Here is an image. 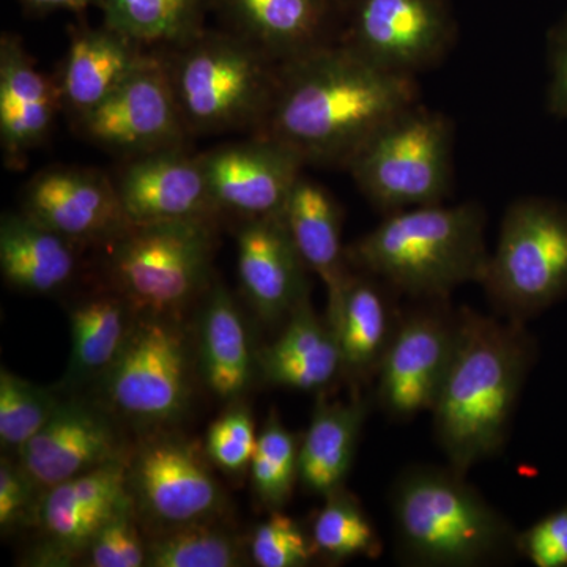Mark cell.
<instances>
[{"label":"cell","mask_w":567,"mask_h":567,"mask_svg":"<svg viewBox=\"0 0 567 567\" xmlns=\"http://www.w3.org/2000/svg\"><path fill=\"white\" fill-rule=\"evenodd\" d=\"M415 78L380 69L341 41L279 63L270 111L257 134L306 166L346 167L388 121L417 103Z\"/></svg>","instance_id":"cell-1"},{"label":"cell","mask_w":567,"mask_h":567,"mask_svg":"<svg viewBox=\"0 0 567 567\" xmlns=\"http://www.w3.org/2000/svg\"><path fill=\"white\" fill-rule=\"evenodd\" d=\"M532 360L518 320L503 323L468 308L457 312L456 346L432 409L447 466L466 475L505 447Z\"/></svg>","instance_id":"cell-2"},{"label":"cell","mask_w":567,"mask_h":567,"mask_svg":"<svg viewBox=\"0 0 567 567\" xmlns=\"http://www.w3.org/2000/svg\"><path fill=\"white\" fill-rule=\"evenodd\" d=\"M486 221L476 203L390 213L347 249V260L398 292L446 300L464 284H483L491 259Z\"/></svg>","instance_id":"cell-3"},{"label":"cell","mask_w":567,"mask_h":567,"mask_svg":"<svg viewBox=\"0 0 567 567\" xmlns=\"http://www.w3.org/2000/svg\"><path fill=\"white\" fill-rule=\"evenodd\" d=\"M391 506L399 547L415 565L483 566L517 551L513 525L451 466L406 470Z\"/></svg>","instance_id":"cell-4"},{"label":"cell","mask_w":567,"mask_h":567,"mask_svg":"<svg viewBox=\"0 0 567 567\" xmlns=\"http://www.w3.org/2000/svg\"><path fill=\"white\" fill-rule=\"evenodd\" d=\"M186 130L192 134L251 132L264 126L279 63L229 31H205L162 50Z\"/></svg>","instance_id":"cell-5"},{"label":"cell","mask_w":567,"mask_h":567,"mask_svg":"<svg viewBox=\"0 0 567 567\" xmlns=\"http://www.w3.org/2000/svg\"><path fill=\"white\" fill-rule=\"evenodd\" d=\"M453 147L450 118L416 103L380 126L346 167L360 192L390 215L446 199Z\"/></svg>","instance_id":"cell-6"},{"label":"cell","mask_w":567,"mask_h":567,"mask_svg":"<svg viewBox=\"0 0 567 567\" xmlns=\"http://www.w3.org/2000/svg\"><path fill=\"white\" fill-rule=\"evenodd\" d=\"M111 245L112 281L136 315L173 316L210 284L213 219L132 224Z\"/></svg>","instance_id":"cell-7"},{"label":"cell","mask_w":567,"mask_h":567,"mask_svg":"<svg viewBox=\"0 0 567 567\" xmlns=\"http://www.w3.org/2000/svg\"><path fill=\"white\" fill-rule=\"evenodd\" d=\"M511 320L527 319L567 292V210L539 197L507 208L483 279Z\"/></svg>","instance_id":"cell-8"},{"label":"cell","mask_w":567,"mask_h":567,"mask_svg":"<svg viewBox=\"0 0 567 567\" xmlns=\"http://www.w3.org/2000/svg\"><path fill=\"white\" fill-rule=\"evenodd\" d=\"M102 382L118 415L144 425L173 423L189 401L185 333L171 316L137 315L121 357Z\"/></svg>","instance_id":"cell-9"},{"label":"cell","mask_w":567,"mask_h":567,"mask_svg":"<svg viewBox=\"0 0 567 567\" xmlns=\"http://www.w3.org/2000/svg\"><path fill=\"white\" fill-rule=\"evenodd\" d=\"M338 41L380 69L415 78L456 39L450 0H342Z\"/></svg>","instance_id":"cell-10"},{"label":"cell","mask_w":567,"mask_h":567,"mask_svg":"<svg viewBox=\"0 0 567 567\" xmlns=\"http://www.w3.org/2000/svg\"><path fill=\"white\" fill-rule=\"evenodd\" d=\"M74 126L85 140L126 158L186 145L192 136L183 122L163 58L152 52Z\"/></svg>","instance_id":"cell-11"},{"label":"cell","mask_w":567,"mask_h":567,"mask_svg":"<svg viewBox=\"0 0 567 567\" xmlns=\"http://www.w3.org/2000/svg\"><path fill=\"white\" fill-rule=\"evenodd\" d=\"M436 305L399 320L380 364L377 401L395 421L432 412L445 382L456 346L457 312Z\"/></svg>","instance_id":"cell-12"},{"label":"cell","mask_w":567,"mask_h":567,"mask_svg":"<svg viewBox=\"0 0 567 567\" xmlns=\"http://www.w3.org/2000/svg\"><path fill=\"white\" fill-rule=\"evenodd\" d=\"M128 487L145 516L164 528L207 522L224 495L203 454L181 439L151 440L128 465Z\"/></svg>","instance_id":"cell-13"},{"label":"cell","mask_w":567,"mask_h":567,"mask_svg":"<svg viewBox=\"0 0 567 567\" xmlns=\"http://www.w3.org/2000/svg\"><path fill=\"white\" fill-rule=\"evenodd\" d=\"M200 162L219 215L244 219L281 215L306 167L297 153L262 134L200 153Z\"/></svg>","instance_id":"cell-14"},{"label":"cell","mask_w":567,"mask_h":567,"mask_svg":"<svg viewBox=\"0 0 567 567\" xmlns=\"http://www.w3.org/2000/svg\"><path fill=\"white\" fill-rule=\"evenodd\" d=\"M21 204L22 212L76 245L111 244L132 226L114 178L91 167L41 171L25 185Z\"/></svg>","instance_id":"cell-15"},{"label":"cell","mask_w":567,"mask_h":567,"mask_svg":"<svg viewBox=\"0 0 567 567\" xmlns=\"http://www.w3.org/2000/svg\"><path fill=\"white\" fill-rule=\"evenodd\" d=\"M114 183L132 224L215 219L200 155L186 145L130 156Z\"/></svg>","instance_id":"cell-16"},{"label":"cell","mask_w":567,"mask_h":567,"mask_svg":"<svg viewBox=\"0 0 567 567\" xmlns=\"http://www.w3.org/2000/svg\"><path fill=\"white\" fill-rule=\"evenodd\" d=\"M118 458L122 436L110 413L80 401H62L18 453L22 468L43 491Z\"/></svg>","instance_id":"cell-17"},{"label":"cell","mask_w":567,"mask_h":567,"mask_svg":"<svg viewBox=\"0 0 567 567\" xmlns=\"http://www.w3.org/2000/svg\"><path fill=\"white\" fill-rule=\"evenodd\" d=\"M241 290L267 323L281 322L309 298L301 259L281 215L245 219L237 234Z\"/></svg>","instance_id":"cell-18"},{"label":"cell","mask_w":567,"mask_h":567,"mask_svg":"<svg viewBox=\"0 0 567 567\" xmlns=\"http://www.w3.org/2000/svg\"><path fill=\"white\" fill-rule=\"evenodd\" d=\"M132 498L123 458L71 477L41 494L39 520L55 565L85 554L100 528Z\"/></svg>","instance_id":"cell-19"},{"label":"cell","mask_w":567,"mask_h":567,"mask_svg":"<svg viewBox=\"0 0 567 567\" xmlns=\"http://www.w3.org/2000/svg\"><path fill=\"white\" fill-rule=\"evenodd\" d=\"M226 31L278 63L333 43L342 0H210Z\"/></svg>","instance_id":"cell-20"},{"label":"cell","mask_w":567,"mask_h":567,"mask_svg":"<svg viewBox=\"0 0 567 567\" xmlns=\"http://www.w3.org/2000/svg\"><path fill=\"white\" fill-rule=\"evenodd\" d=\"M62 110L58 81L41 73L21 37L0 39V141L9 166H21L48 141Z\"/></svg>","instance_id":"cell-21"},{"label":"cell","mask_w":567,"mask_h":567,"mask_svg":"<svg viewBox=\"0 0 567 567\" xmlns=\"http://www.w3.org/2000/svg\"><path fill=\"white\" fill-rule=\"evenodd\" d=\"M147 55V48L107 25H71L69 52L55 80L62 110L73 122L80 121L102 104Z\"/></svg>","instance_id":"cell-22"},{"label":"cell","mask_w":567,"mask_h":567,"mask_svg":"<svg viewBox=\"0 0 567 567\" xmlns=\"http://www.w3.org/2000/svg\"><path fill=\"white\" fill-rule=\"evenodd\" d=\"M377 281L364 271L349 270L338 286L328 290L327 317L338 339L344 372L354 380L379 374L399 323Z\"/></svg>","instance_id":"cell-23"},{"label":"cell","mask_w":567,"mask_h":567,"mask_svg":"<svg viewBox=\"0 0 567 567\" xmlns=\"http://www.w3.org/2000/svg\"><path fill=\"white\" fill-rule=\"evenodd\" d=\"M282 334L259 354V368L271 385L322 391L344 372L330 320L305 300L286 320Z\"/></svg>","instance_id":"cell-24"},{"label":"cell","mask_w":567,"mask_h":567,"mask_svg":"<svg viewBox=\"0 0 567 567\" xmlns=\"http://www.w3.org/2000/svg\"><path fill=\"white\" fill-rule=\"evenodd\" d=\"M0 268L22 292H58L76 271V244L28 213H6L0 221Z\"/></svg>","instance_id":"cell-25"},{"label":"cell","mask_w":567,"mask_h":567,"mask_svg":"<svg viewBox=\"0 0 567 567\" xmlns=\"http://www.w3.org/2000/svg\"><path fill=\"white\" fill-rule=\"evenodd\" d=\"M368 410L361 395L350 402L316 405L300 443V481L306 491L324 498L344 487Z\"/></svg>","instance_id":"cell-26"},{"label":"cell","mask_w":567,"mask_h":567,"mask_svg":"<svg viewBox=\"0 0 567 567\" xmlns=\"http://www.w3.org/2000/svg\"><path fill=\"white\" fill-rule=\"evenodd\" d=\"M200 365L208 388L221 401H234L252 382L251 339L240 309L223 282H213L200 317Z\"/></svg>","instance_id":"cell-27"},{"label":"cell","mask_w":567,"mask_h":567,"mask_svg":"<svg viewBox=\"0 0 567 567\" xmlns=\"http://www.w3.org/2000/svg\"><path fill=\"white\" fill-rule=\"evenodd\" d=\"M281 218L308 270L315 271L327 290L349 271L342 245V213L333 194L301 175L284 205Z\"/></svg>","instance_id":"cell-28"},{"label":"cell","mask_w":567,"mask_h":567,"mask_svg":"<svg viewBox=\"0 0 567 567\" xmlns=\"http://www.w3.org/2000/svg\"><path fill=\"white\" fill-rule=\"evenodd\" d=\"M133 311L121 293L82 301L71 311V354L65 386L102 380L121 357L132 333Z\"/></svg>","instance_id":"cell-29"},{"label":"cell","mask_w":567,"mask_h":567,"mask_svg":"<svg viewBox=\"0 0 567 567\" xmlns=\"http://www.w3.org/2000/svg\"><path fill=\"white\" fill-rule=\"evenodd\" d=\"M103 24L144 48L171 50L205 31L210 0H99Z\"/></svg>","instance_id":"cell-30"},{"label":"cell","mask_w":567,"mask_h":567,"mask_svg":"<svg viewBox=\"0 0 567 567\" xmlns=\"http://www.w3.org/2000/svg\"><path fill=\"white\" fill-rule=\"evenodd\" d=\"M316 554L342 561L357 557L375 558L382 551L374 525L360 502L344 487L324 496V505L312 525Z\"/></svg>","instance_id":"cell-31"},{"label":"cell","mask_w":567,"mask_h":567,"mask_svg":"<svg viewBox=\"0 0 567 567\" xmlns=\"http://www.w3.org/2000/svg\"><path fill=\"white\" fill-rule=\"evenodd\" d=\"M300 443L276 413H271L257 436L251 462L252 487L259 502L270 509L286 506L295 483L300 480Z\"/></svg>","instance_id":"cell-32"},{"label":"cell","mask_w":567,"mask_h":567,"mask_svg":"<svg viewBox=\"0 0 567 567\" xmlns=\"http://www.w3.org/2000/svg\"><path fill=\"white\" fill-rule=\"evenodd\" d=\"M207 522L166 529L164 535L147 544V566H240V548L234 537L223 529L212 527Z\"/></svg>","instance_id":"cell-33"},{"label":"cell","mask_w":567,"mask_h":567,"mask_svg":"<svg viewBox=\"0 0 567 567\" xmlns=\"http://www.w3.org/2000/svg\"><path fill=\"white\" fill-rule=\"evenodd\" d=\"M48 388L13 375L2 369L0 374V443L3 450L20 453L47 425L61 405Z\"/></svg>","instance_id":"cell-34"},{"label":"cell","mask_w":567,"mask_h":567,"mask_svg":"<svg viewBox=\"0 0 567 567\" xmlns=\"http://www.w3.org/2000/svg\"><path fill=\"white\" fill-rule=\"evenodd\" d=\"M251 555L260 567H303L316 557V548L301 525L278 509L254 532Z\"/></svg>","instance_id":"cell-35"},{"label":"cell","mask_w":567,"mask_h":567,"mask_svg":"<svg viewBox=\"0 0 567 567\" xmlns=\"http://www.w3.org/2000/svg\"><path fill=\"white\" fill-rule=\"evenodd\" d=\"M133 496L93 536L85 555L93 567L147 566V546L134 522Z\"/></svg>","instance_id":"cell-36"},{"label":"cell","mask_w":567,"mask_h":567,"mask_svg":"<svg viewBox=\"0 0 567 567\" xmlns=\"http://www.w3.org/2000/svg\"><path fill=\"white\" fill-rule=\"evenodd\" d=\"M256 427L248 409L235 406L210 425L207 454L219 468L240 473L251 466L257 446Z\"/></svg>","instance_id":"cell-37"},{"label":"cell","mask_w":567,"mask_h":567,"mask_svg":"<svg viewBox=\"0 0 567 567\" xmlns=\"http://www.w3.org/2000/svg\"><path fill=\"white\" fill-rule=\"evenodd\" d=\"M43 488L28 475L20 462L2 458L0 464V528L3 535L28 524L29 518L39 520Z\"/></svg>","instance_id":"cell-38"},{"label":"cell","mask_w":567,"mask_h":567,"mask_svg":"<svg viewBox=\"0 0 567 567\" xmlns=\"http://www.w3.org/2000/svg\"><path fill=\"white\" fill-rule=\"evenodd\" d=\"M517 551L536 567H567V506L518 533Z\"/></svg>","instance_id":"cell-39"},{"label":"cell","mask_w":567,"mask_h":567,"mask_svg":"<svg viewBox=\"0 0 567 567\" xmlns=\"http://www.w3.org/2000/svg\"><path fill=\"white\" fill-rule=\"evenodd\" d=\"M547 104L555 117L567 118V20L555 31L550 41Z\"/></svg>","instance_id":"cell-40"},{"label":"cell","mask_w":567,"mask_h":567,"mask_svg":"<svg viewBox=\"0 0 567 567\" xmlns=\"http://www.w3.org/2000/svg\"><path fill=\"white\" fill-rule=\"evenodd\" d=\"M20 2L33 13H50V11L61 10L81 13L95 0H20Z\"/></svg>","instance_id":"cell-41"}]
</instances>
